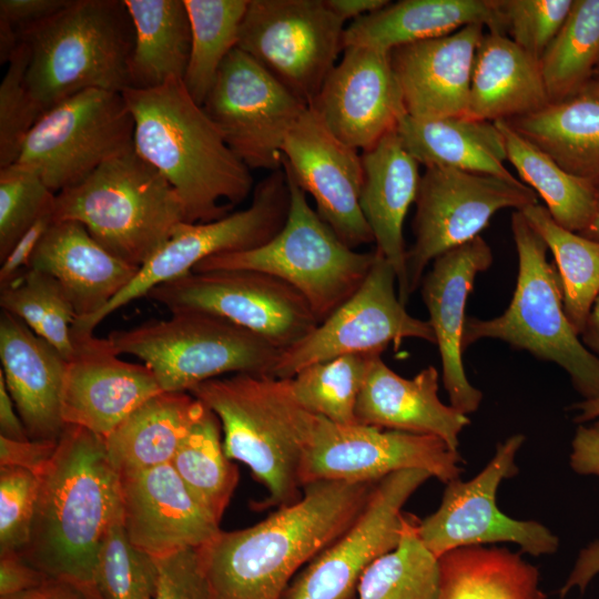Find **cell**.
Returning a JSON list of instances; mask_svg holds the SVG:
<instances>
[{
	"instance_id": "6da1fadb",
	"label": "cell",
	"mask_w": 599,
	"mask_h": 599,
	"mask_svg": "<svg viewBox=\"0 0 599 599\" xmlns=\"http://www.w3.org/2000/svg\"><path fill=\"white\" fill-rule=\"evenodd\" d=\"M376 483H309L260 522L220 530L199 548L210 599H282L297 571L354 522Z\"/></svg>"
},
{
	"instance_id": "7a4b0ae2",
	"label": "cell",
	"mask_w": 599,
	"mask_h": 599,
	"mask_svg": "<svg viewBox=\"0 0 599 599\" xmlns=\"http://www.w3.org/2000/svg\"><path fill=\"white\" fill-rule=\"evenodd\" d=\"M39 479L31 537L19 555L44 576L91 593L100 548L123 516L121 477L104 438L67 425Z\"/></svg>"
},
{
	"instance_id": "3957f363",
	"label": "cell",
	"mask_w": 599,
	"mask_h": 599,
	"mask_svg": "<svg viewBox=\"0 0 599 599\" xmlns=\"http://www.w3.org/2000/svg\"><path fill=\"white\" fill-rule=\"evenodd\" d=\"M122 94L134 120V150L176 191L187 223L225 217L253 192L250 169L227 146L183 80Z\"/></svg>"
},
{
	"instance_id": "277c9868",
	"label": "cell",
	"mask_w": 599,
	"mask_h": 599,
	"mask_svg": "<svg viewBox=\"0 0 599 599\" xmlns=\"http://www.w3.org/2000/svg\"><path fill=\"white\" fill-rule=\"evenodd\" d=\"M190 394L217 416L227 458L247 465L266 487L264 507L301 498L300 468L317 415L296 402L290 378L233 374L206 380Z\"/></svg>"
},
{
	"instance_id": "5b68a950",
	"label": "cell",
	"mask_w": 599,
	"mask_h": 599,
	"mask_svg": "<svg viewBox=\"0 0 599 599\" xmlns=\"http://www.w3.org/2000/svg\"><path fill=\"white\" fill-rule=\"evenodd\" d=\"M29 50L27 88L44 113L79 92L130 88L134 29L121 0H71L20 35Z\"/></svg>"
},
{
	"instance_id": "8992f818",
	"label": "cell",
	"mask_w": 599,
	"mask_h": 599,
	"mask_svg": "<svg viewBox=\"0 0 599 599\" xmlns=\"http://www.w3.org/2000/svg\"><path fill=\"white\" fill-rule=\"evenodd\" d=\"M54 221H75L118 258L141 267L185 220L166 179L134 146L55 195Z\"/></svg>"
},
{
	"instance_id": "52a82bcc",
	"label": "cell",
	"mask_w": 599,
	"mask_h": 599,
	"mask_svg": "<svg viewBox=\"0 0 599 599\" xmlns=\"http://www.w3.org/2000/svg\"><path fill=\"white\" fill-rule=\"evenodd\" d=\"M511 232L518 256L511 301L499 316L466 317L463 353L480 339H499L559 365L583 399L599 397V358L582 344L566 315L557 268L547 261V244L521 211L511 214Z\"/></svg>"
},
{
	"instance_id": "ba28073f",
	"label": "cell",
	"mask_w": 599,
	"mask_h": 599,
	"mask_svg": "<svg viewBox=\"0 0 599 599\" xmlns=\"http://www.w3.org/2000/svg\"><path fill=\"white\" fill-rule=\"evenodd\" d=\"M285 175L290 209L281 231L260 247L211 256L192 271L253 270L273 275L294 287L322 323L361 287L376 251L346 245L311 206L304 190Z\"/></svg>"
},
{
	"instance_id": "9c48e42d",
	"label": "cell",
	"mask_w": 599,
	"mask_h": 599,
	"mask_svg": "<svg viewBox=\"0 0 599 599\" xmlns=\"http://www.w3.org/2000/svg\"><path fill=\"white\" fill-rule=\"evenodd\" d=\"M108 339L119 355L143 361L162 392L190 393L227 374H270L281 352L261 336L213 314L171 313Z\"/></svg>"
},
{
	"instance_id": "30bf717a",
	"label": "cell",
	"mask_w": 599,
	"mask_h": 599,
	"mask_svg": "<svg viewBox=\"0 0 599 599\" xmlns=\"http://www.w3.org/2000/svg\"><path fill=\"white\" fill-rule=\"evenodd\" d=\"M288 209L290 189L285 172L280 169L255 185L246 209L212 222L181 223L104 309L90 319L74 323L73 336L92 335L113 312L146 296L154 287L190 273L211 256L264 245L281 231Z\"/></svg>"
},
{
	"instance_id": "8fae6325",
	"label": "cell",
	"mask_w": 599,
	"mask_h": 599,
	"mask_svg": "<svg viewBox=\"0 0 599 599\" xmlns=\"http://www.w3.org/2000/svg\"><path fill=\"white\" fill-rule=\"evenodd\" d=\"M133 136L134 120L123 94L90 89L47 110L27 135L17 162L34 169L58 194L132 149Z\"/></svg>"
},
{
	"instance_id": "7c38bea8",
	"label": "cell",
	"mask_w": 599,
	"mask_h": 599,
	"mask_svg": "<svg viewBox=\"0 0 599 599\" xmlns=\"http://www.w3.org/2000/svg\"><path fill=\"white\" fill-rule=\"evenodd\" d=\"M146 297L171 313L223 317L283 352L319 324L306 300L284 281L253 270L191 271Z\"/></svg>"
},
{
	"instance_id": "4fadbf2b",
	"label": "cell",
	"mask_w": 599,
	"mask_h": 599,
	"mask_svg": "<svg viewBox=\"0 0 599 599\" xmlns=\"http://www.w3.org/2000/svg\"><path fill=\"white\" fill-rule=\"evenodd\" d=\"M534 204L535 191L515 176L426 167L415 201L414 243L406 253L409 296L437 256L479 236L497 212Z\"/></svg>"
},
{
	"instance_id": "5bb4252c",
	"label": "cell",
	"mask_w": 599,
	"mask_h": 599,
	"mask_svg": "<svg viewBox=\"0 0 599 599\" xmlns=\"http://www.w3.org/2000/svg\"><path fill=\"white\" fill-rule=\"evenodd\" d=\"M344 24L325 0H248L237 48L309 106L344 50Z\"/></svg>"
},
{
	"instance_id": "9a60e30c",
	"label": "cell",
	"mask_w": 599,
	"mask_h": 599,
	"mask_svg": "<svg viewBox=\"0 0 599 599\" xmlns=\"http://www.w3.org/2000/svg\"><path fill=\"white\" fill-rule=\"evenodd\" d=\"M376 251V250H375ZM398 297L394 267L376 251L361 287L316 328L281 352L268 375L287 379L315 363L344 355H382L407 338L436 345L428 322L410 315Z\"/></svg>"
},
{
	"instance_id": "2e32d148",
	"label": "cell",
	"mask_w": 599,
	"mask_h": 599,
	"mask_svg": "<svg viewBox=\"0 0 599 599\" xmlns=\"http://www.w3.org/2000/svg\"><path fill=\"white\" fill-rule=\"evenodd\" d=\"M202 108L250 170L273 172L282 169L285 139L309 106L235 48L222 63Z\"/></svg>"
},
{
	"instance_id": "e0dca14e",
	"label": "cell",
	"mask_w": 599,
	"mask_h": 599,
	"mask_svg": "<svg viewBox=\"0 0 599 599\" xmlns=\"http://www.w3.org/2000/svg\"><path fill=\"white\" fill-rule=\"evenodd\" d=\"M515 434L497 444L495 455L470 480L459 477L446 484L439 507L418 520L424 545L436 556L468 546L512 542L532 556L558 550L559 539L546 526L534 520H518L497 506V490L502 480L519 471L516 456L525 443Z\"/></svg>"
},
{
	"instance_id": "ac0fdd59",
	"label": "cell",
	"mask_w": 599,
	"mask_h": 599,
	"mask_svg": "<svg viewBox=\"0 0 599 599\" xmlns=\"http://www.w3.org/2000/svg\"><path fill=\"white\" fill-rule=\"evenodd\" d=\"M461 456L433 435L338 425L321 416L300 468L302 487L318 480L376 483L405 469H422L447 484L463 473Z\"/></svg>"
},
{
	"instance_id": "d6986e66",
	"label": "cell",
	"mask_w": 599,
	"mask_h": 599,
	"mask_svg": "<svg viewBox=\"0 0 599 599\" xmlns=\"http://www.w3.org/2000/svg\"><path fill=\"white\" fill-rule=\"evenodd\" d=\"M430 477L405 469L378 480L354 522L294 577L282 599H356L365 570L398 545L404 505Z\"/></svg>"
},
{
	"instance_id": "ffe728a7",
	"label": "cell",
	"mask_w": 599,
	"mask_h": 599,
	"mask_svg": "<svg viewBox=\"0 0 599 599\" xmlns=\"http://www.w3.org/2000/svg\"><path fill=\"white\" fill-rule=\"evenodd\" d=\"M282 153L283 170L314 199L317 214L346 245L374 242L359 203L364 170L358 150L337 139L308 108Z\"/></svg>"
},
{
	"instance_id": "44dd1931",
	"label": "cell",
	"mask_w": 599,
	"mask_h": 599,
	"mask_svg": "<svg viewBox=\"0 0 599 599\" xmlns=\"http://www.w3.org/2000/svg\"><path fill=\"white\" fill-rule=\"evenodd\" d=\"M309 108L347 145L365 151L407 114L389 53L347 47Z\"/></svg>"
},
{
	"instance_id": "7402d4cb",
	"label": "cell",
	"mask_w": 599,
	"mask_h": 599,
	"mask_svg": "<svg viewBox=\"0 0 599 599\" xmlns=\"http://www.w3.org/2000/svg\"><path fill=\"white\" fill-rule=\"evenodd\" d=\"M62 389L65 425L108 437L133 410L161 388L144 364L129 363L106 338L73 337Z\"/></svg>"
},
{
	"instance_id": "603a6c76",
	"label": "cell",
	"mask_w": 599,
	"mask_h": 599,
	"mask_svg": "<svg viewBox=\"0 0 599 599\" xmlns=\"http://www.w3.org/2000/svg\"><path fill=\"white\" fill-rule=\"evenodd\" d=\"M123 525L130 541L158 559L200 548L220 522L199 502L171 464L120 474Z\"/></svg>"
},
{
	"instance_id": "cb8c5ba5",
	"label": "cell",
	"mask_w": 599,
	"mask_h": 599,
	"mask_svg": "<svg viewBox=\"0 0 599 599\" xmlns=\"http://www.w3.org/2000/svg\"><path fill=\"white\" fill-rule=\"evenodd\" d=\"M493 261L490 246L479 235L437 256L419 285L440 355L444 387L450 405L466 415L479 408L483 393L470 384L463 364L465 308L476 276Z\"/></svg>"
},
{
	"instance_id": "d4e9b609",
	"label": "cell",
	"mask_w": 599,
	"mask_h": 599,
	"mask_svg": "<svg viewBox=\"0 0 599 599\" xmlns=\"http://www.w3.org/2000/svg\"><path fill=\"white\" fill-rule=\"evenodd\" d=\"M485 29L483 24L473 23L390 51L408 115L466 114L475 54Z\"/></svg>"
},
{
	"instance_id": "484cf974",
	"label": "cell",
	"mask_w": 599,
	"mask_h": 599,
	"mask_svg": "<svg viewBox=\"0 0 599 599\" xmlns=\"http://www.w3.org/2000/svg\"><path fill=\"white\" fill-rule=\"evenodd\" d=\"M0 373L32 440H58L68 361L10 313L0 314Z\"/></svg>"
},
{
	"instance_id": "4316f807",
	"label": "cell",
	"mask_w": 599,
	"mask_h": 599,
	"mask_svg": "<svg viewBox=\"0 0 599 599\" xmlns=\"http://www.w3.org/2000/svg\"><path fill=\"white\" fill-rule=\"evenodd\" d=\"M439 373L423 368L412 378L395 373L375 356L356 405L358 425L433 435L458 451L459 435L470 424L468 416L438 397Z\"/></svg>"
},
{
	"instance_id": "83f0119b",
	"label": "cell",
	"mask_w": 599,
	"mask_h": 599,
	"mask_svg": "<svg viewBox=\"0 0 599 599\" xmlns=\"http://www.w3.org/2000/svg\"><path fill=\"white\" fill-rule=\"evenodd\" d=\"M361 155L364 170L361 209L372 230L375 250L396 272L398 297L406 305L410 296L403 227L417 197L420 164L405 149L396 130Z\"/></svg>"
},
{
	"instance_id": "f1b7e54d",
	"label": "cell",
	"mask_w": 599,
	"mask_h": 599,
	"mask_svg": "<svg viewBox=\"0 0 599 599\" xmlns=\"http://www.w3.org/2000/svg\"><path fill=\"white\" fill-rule=\"evenodd\" d=\"M30 268L50 274L61 284L74 306L75 322L98 315L140 270L106 251L75 221L52 223Z\"/></svg>"
},
{
	"instance_id": "f546056e",
	"label": "cell",
	"mask_w": 599,
	"mask_h": 599,
	"mask_svg": "<svg viewBox=\"0 0 599 599\" xmlns=\"http://www.w3.org/2000/svg\"><path fill=\"white\" fill-rule=\"evenodd\" d=\"M479 23L505 33L497 0H399L352 21L344 48L362 47L390 53L396 48L455 32Z\"/></svg>"
},
{
	"instance_id": "4dcf8cb0",
	"label": "cell",
	"mask_w": 599,
	"mask_h": 599,
	"mask_svg": "<svg viewBox=\"0 0 599 599\" xmlns=\"http://www.w3.org/2000/svg\"><path fill=\"white\" fill-rule=\"evenodd\" d=\"M548 103L539 60L506 34L484 32L475 54L465 116L508 121Z\"/></svg>"
},
{
	"instance_id": "1f68e13d",
	"label": "cell",
	"mask_w": 599,
	"mask_h": 599,
	"mask_svg": "<svg viewBox=\"0 0 599 599\" xmlns=\"http://www.w3.org/2000/svg\"><path fill=\"white\" fill-rule=\"evenodd\" d=\"M402 143L425 167L514 177L505 166L504 139L494 122L465 115L414 118L404 115L397 128Z\"/></svg>"
},
{
	"instance_id": "d6a6232c",
	"label": "cell",
	"mask_w": 599,
	"mask_h": 599,
	"mask_svg": "<svg viewBox=\"0 0 599 599\" xmlns=\"http://www.w3.org/2000/svg\"><path fill=\"white\" fill-rule=\"evenodd\" d=\"M568 173L599 189V80L573 97L507 121Z\"/></svg>"
},
{
	"instance_id": "836d02e7",
	"label": "cell",
	"mask_w": 599,
	"mask_h": 599,
	"mask_svg": "<svg viewBox=\"0 0 599 599\" xmlns=\"http://www.w3.org/2000/svg\"><path fill=\"white\" fill-rule=\"evenodd\" d=\"M205 409L190 393L161 392L152 396L104 438L112 465L123 474L171 464Z\"/></svg>"
},
{
	"instance_id": "e575fe53",
	"label": "cell",
	"mask_w": 599,
	"mask_h": 599,
	"mask_svg": "<svg viewBox=\"0 0 599 599\" xmlns=\"http://www.w3.org/2000/svg\"><path fill=\"white\" fill-rule=\"evenodd\" d=\"M134 29L130 88L149 90L183 80L191 52V23L184 0H124Z\"/></svg>"
},
{
	"instance_id": "d590c367",
	"label": "cell",
	"mask_w": 599,
	"mask_h": 599,
	"mask_svg": "<svg viewBox=\"0 0 599 599\" xmlns=\"http://www.w3.org/2000/svg\"><path fill=\"white\" fill-rule=\"evenodd\" d=\"M538 569L504 548L468 546L439 557L436 599H546Z\"/></svg>"
},
{
	"instance_id": "8d00e7d4",
	"label": "cell",
	"mask_w": 599,
	"mask_h": 599,
	"mask_svg": "<svg viewBox=\"0 0 599 599\" xmlns=\"http://www.w3.org/2000/svg\"><path fill=\"white\" fill-rule=\"evenodd\" d=\"M494 123L504 139L507 161L514 165L522 183L545 201L551 217L569 231H585L597 213L599 189L568 173L506 120Z\"/></svg>"
},
{
	"instance_id": "74e56055",
	"label": "cell",
	"mask_w": 599,
	"mask_h": 599,
	"mask_svg": "<svg viewBox=\"0 0 599 599\" xmlns=\"http://www.w3.org/2000/svg\"><path fill=\"white\" fill-rule=\"evenodd\" d=\"M551 252L560 278L566 315L580 336L599 295V242L559 225L546 206L521 210Z\"/></svg>"
},
{
	"instance_id": "f35d334b",
	"label": "cell",
	"mask_w": 599,
	"mask_h": 599,
	"mask_svg": "<svg viewBox=\"0 0 599 599\" xmlns=\"http://www.w3.org/2000/svg\"><path fill=\"white\" fill-rule=\"evenodd\" d=\"M539 63L549 103L573 97L593 79L599 65V0H572Z\"/></svg>"
},
{
	"instance_id": "ab89813d",
	"label": "cell",
	"mask_w": 599,
	"mask_h": 599,
	"mask_svg": "<svg viewBox=\"0 0 599 599\" xmlns=\"http://www.w3.org/2000/svg\"><path fill=\"white\" fill-rule=\"evenodd\" d=\"M221 423L206 407L171 465L199 502L220 522L238 481V470L224 453Z\"/></svg>"
},
{
	"instance_id": "60d3db41",
	"label": "cell",
	"mask_w": 599,
	"mask_h": 599,
	"mask_svg": "<svg viewBox=\"0 0 599 599\" xmlns=\"http://www.w3.org/2000/svg\"><path fill=\"white\" fill-rule=\"evenodd\" d=\"M191 23V52L184 85L202 105L226 57L237 48L248 0H184Z\"/></svg>"
},
{
	"instance_id": "b9f144b4",
	"label": "cell",
	"mask_w": 599,
	"mask_h": 599,
	"mask_svg": "<svg viewBox=\"0 0 599 599\" xmlns=\"http://www.w3.org/2000/svg\"><path fill=\"white\" fill-rule=\"evenodd\" d=\"M418 520L405 515L398 545L365 570L356 599H436L439 558L422 541Z\"/></svg>"
},
{
	"instance_id": "7bdbcfd3",
	"label": "cell",
	"mask_w": 599,
	"mask_h": 599,
	"mask_svg": "<svg viewBox=\"0 0 599 599\" xmlns=\"http://www.w3.org/2000/svg\"><path fill=\"white\" fill-rule=\"evenodd\" d=\"M0 306L55 347L67 361L71 359L74 354L72 329L78 316L70 297L53 276L29 268L0 290Z\"/></svg>"
},
{
	"instance_id": "ee69618b",
	"label": "cell",
	"mask_w": 599,
	"mask_h": 599,
	"mask_svg": "<svg viewBox=\"0 0 599 599\" xmlns=\"http://www.w3.org/2000/svg\"><path fill=\"white\" fill-rule=\"evenodd\" d=\"M375 356L344 355L305 367L290 378L296 402L335 424L356 425L358 396Z\"/></svg>"
},
{
	"instance_id": "f6af8a7d",
	"label": "cell",
	"mask_w": 599,
	"mask_h": 599,
	"mask_svg": "<svg viewBox=\"0 0 599 599\" xmlns=\"http://www.w3.org/2000/svg\"><path fill=\"white\" fill-rule=\"evenodd\" d=\"M155 558L129 539L123 516L109 529L100 548L93 590L98 599H154L158 588Z\"/></svg>"
},
{
	"instance_id": "bcb514c9",
	"label": "cell",
	"mask_w": 599,
	"mask_h": 599,
	"mask_svg": "<svg viewBox=\"0 0 599 599\" xmlns=\"http://www.w3.org/2000/svg\"><path fill=\"white\" fill-rule=\"evenodd\" d=\"M55 195L28 165L0 169V263L35 221L54 212Z\"/></svg>"
},
{
	"instance_id": "7dc6e473",
	"label": "cell",
	"mask_w": 599,
	"mask_h": 599,
	"mask_svg": "<svg viewBox=\"0 0 599 599\" xmlns=\"http://www.w3.org/2000/svg\"><path fill=\"white\" fill-rule=\"evenodd\" d=\"M28 62V47L20 41L0 83V169L18 161L27 135L43 114L27 88Z\"/></svg>"
},
{
	"instance_id": "c3c4849f",
	"label": "cell",
	"mask_w": 599,
	"mask_h": 599,
	"mask_svg": "<svg viewBox=\"0 0 599 599\" xmlns=\"http://www.w3.org/2000/svg\"><path fill=\"white\" fill-rule=\"evenodd\" d=\"M497 4L506 35L540 60L568 17L572 0H497Z\"/></svg>"
},
{
	"instance_id": "681fc988",
	"label": "cell",
	"mask_w": 599,
	"mask_h": 599,
	"mask_svg": "<svg viewBox=\"0 0 599 599\" xmlns=\"http://www.w3.org/2000/svg\"><path fill=\"white\" fill-rule=\"evenodd\" d=\"M40 479L19 467H0V555L20 554L28 546Z\"/></svg>"
},
{
	"instance_id": "f907efd6",
	"label": "cell",
	"mask_w": 599,
	"mask_h": 599,
	"mask_svg": "<svg viewBox=\"0 0 599 599\" xmlns=\"http://www.w3.org/2000/svg\"><path fill=\"white\" fill-rule=\"evenodd\" d=\"M155 560L159 577L154 599H210L199 548H187Z\"/></svg>"
},
{
	"instance_id": "816d5d0a",
	"label": "cell",
	"mask_w": 599,
	"mask_h": 599,
	"mask_svg": "<svg viewBox=\"0 0 599 599\" xmlns=\"http://www.w3.org/2000/svg\"><path fill=\"white\" fill-rule=\"evenodd\" d=\"M53 222V213L41 216L16 242L1 262L0 290L13 283L30 268L32 255Z\"/></svg>"
},
{
	"instance_id": "f5cc1de1",
	"label": "cell",
	"mask_w": 599,
	"mask_h": 599,
	"mask_svg": "<svg viewBox=\"0 0 599 599\" xmlns=\"http://www.w3.org/2000/svg\"><path fill=\"white\" fill-rule=\"evenodd\" d=\"M58 440H11L0 436V467L23 468L39 477L52 459Z\"/></svg>"
},
{
	"instance_id": "db71d44e",
	"label": "cell",
	"mask_w": 599,
	"mask_h": 599,
	"mask_svg": "<svg viewBox=\"0 0 599 599\" xmlns=\"http://www.w3.org/2000/svg\"><path fill=\"white\" fill-rule=\"evenodd\" d=\"M70 2L71 0H1L0 19L8 22L20 39L21 33L54 16Z\"/></svg>"
},
{
	"instance_id": "11a10c76",
	"label": "cell",
	"mask_w": 599,
	"mask_h": 599,
	"mask_svg": "<svg viewBox=\"0 0 599 599\" xmlns=\"http://www.w3.org/2000/svg\"><path fill=\"white\" fill-rule=\"evenodd\" d=\"M47 578L19 554L0 555V599H12Z\"/></svg>"
},
{
	"instance_id": "9f6ffc18",
	"label": "cell",
	"mask_w": 599,
	"mask_h": 599,
	"mask_svg": "<svg viewBox=\"0 0 599 599\" xmlns=\"http://www.w3.org/2000/svg\"><path fill=\"white\" fill-rule=\"evenodd\" d=\"M569 465L579 475L599 476V419L590 425L577 426Z\"/></svg>"
},
{
	"instance_id": "6f0895ef",
	"label": "cell",
	"mask_w": 599,
	"mask_h": 599,
	"mask_svg": "<svg viewBox=\"0 0 599 599\" xmlns=\"http://www.w3.org/2000/svg\"><path fill=\"white\" fill-rule=\"evenodd\" d=\"M599 573V538L582 548L571 572L564 583L559 595L564 598L572 588L583 592L589 582Z\"/></svg>"
},
{
	"instance_id": "680465c9",
	"label": "cell",
	"mask_w": 599,
	"mask_h": 599,
	"mask_svg": "<svg viewBox=\"0 0 599 599\" xmlns=\"http://www.w3.org/2000/svg\"><path fill=\"white\" fill-rule=\"evenodd\" d=\"M0 436L11 440H28L29 435L0 373Z\"/></svg>"
},
{
	"instance_id": "91938a15",
	"label": "cell",
	"mask_w": 599,
	"mask_h": 599,
	"mask_svg": "<svg viewBox=\"0 0 599 599\" xmlns=\"http://www.w3.org/2000/svg\"><path fill=\"white\" fill-rule=\"evenodd\" d=\"M12 599H90L77 586L54 579L47 578L40 585L28 589Z\"/></svg>"
},
{
	"instance_id": "94428289",
	"label": "cell",
	"mask_w": 599,
	"mask_h": 599,
	"mask_svg": "<svg viewBox=\"0 0 599 599\" xmlns=\"http://www.w3.org/2000/svg\"><path fill=\"white\" fill-rule=\"evenodd\" d=\"M328 8L345 22L356 20L375 12L390 1L388 0H325Z\"/></svg>"
},
{
	"instance_id": "6125c7cd",
	"label": "cell",
	"mask_w": 599,
	"mask_h": 599,
	"mask_svg": "<svg viewBox=\"0 0 599 599\" xmlns=\"http://www.w3.org/2000/svg\"><path fill=\"white\" fill-rule=\"evenodd\" d=\"M582 344L599 358V295L580 333Z\"/></svg>"
},
{
	"instance_id": "be15d7a7",
	"label": "cell",
	"mask_w": 599,
	"mask_h": 599,
	"mask_svg": "<svg viewBox=\"0 0 599 599\" xmlns=\"http://www.w3.org/2000/svg\"><path fill=\"white\" fill-rule=\"evenodd\" d=\"M570 409L576 412L573 422L578 425L599 419V397L582 399L571 405Z\"/></svg>"
},
{
	"instance_id": "e7e4bbea",
	"label": "cell",
	"mask_w": 599,
	"mask_h": 599,
	"mask_svg": "<svg viewBox=\"0 0 599 599\" xmlns=\"http://www.w3.org/2000/svg\"><path fill=\"white\" fill-rule=\"evenodd\" d=\"M579 234L599 242V204L592 222L585 231Z\"/></svg>"
},
{
	"instance_id": "03108f58",
	"label": "cell",
	"mask_w": 599,
	"mask_h": 599,
	"mask_svg": "<svg viewBox=\"0 0 599 599\" xmlns=\"http://www.w3.org/2000/svg\"><path fill=\"white\" fill-rule=\"evenodd\" d=\"M595 79L599 80V65L595 72V75H593Z\"/></svg>"
}]
</instances>
